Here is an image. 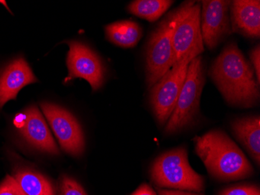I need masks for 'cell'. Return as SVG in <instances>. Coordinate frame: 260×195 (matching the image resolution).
Instances as JSON below:
<instances>
[{
	"label": "cell",
	"instance_id": "20",
	"mask_svg": "<svg viewBox=\"0 0 260 195\" xmlns=\"http://www.w3.org/2000/svg\"><path fill=\"white\" fill-rule=\"evenodd\" d=\"M0 195H26L14 177L7 175L0 184Z\"/></svg>",
	"mask_w": 260,
	"mask_h": 195
},
{
	"label": "cell",
	"instance_id": "5",
	"mask_svg": "<svg viewBox=\"0 0 260 195\" xmlns=\"http://www.w3.org/2000/svg\"><path fill=\"white\" fill-rule=\"evenodd\" d=\"M174 12L169 13L152 32L146 48V82L149 89L175 64L172 45Z\"/></svg>",
	"mask_w": 260,
	"mask_h": 195
},
{
	"label": "cell",
	"instance_id": "10",
	"mask_svg": "<svg viewBox=\"0 0 260 195\" xmlns=\"http://www.w3.org/2000/svg\"><path fill=\"white\" fill-rule=\"evenodd\" d=\"M70 50L67 55L68 77L65 82L75 78L87 80L92 90L102 88L105 80V69L100 57L87 45L77 41L68 42Z\"/></svg>",
	"mask_w": 260,
	"mask_h": 195
},
{
	"label": "cell",
	"instance_id": "4",
	"mask_svg": "<svg viewBox=\"0 0 260 195\" xmlns=\"http://www.w3.org/2000/svg\"><path fill=\"white\" fill-rule=\"evenodd\" d=\"M205 66L201 55L188 64L185 82L173 113L165 126V133L179 132L192 124L200 110V99L205 85Z\"/></svg>",
	"mask_w": 260,
	"mask_h": 195
},
{
	"label": "cell",
	"instance_id": "12",
	"mask_svg": "<svg viewBox=\"0 0 260 195\" xmlns=\"http://www.w3.org/2000/svg\"><path fill=\"white\" fill-rule=\"evenodd\" d=\"M24 123L20 128L24 139L35 149L52 155H58L59 150L39 108L29 107L24 112Z\"/></svg>",
	"mask_w": 260,
	"mask_h": 195
},
{
	"label": "cell",
	"instance_id": "7",
	"mask_svg": "<svg viewBox=\"0 0 260 195\" xmlns=\"http://www.w3.org/2000/svg\"><path fill=\"white\" fill-rule=\"evenodd\" d=\"M197 57L191 54L179 60L150 88V105L160 125H165L172 116L186 77L188 64Z\"/></svg>",
	"mask_w": 260,
	"mask_h": 195
},
{
	"label": "cell",
	"instance_id": "1",
	"mask_svg": "<svg viewBox=\"0 0 260 195\" xmlns=\"http://www.w3.org/2000/svg\"><path fill=\"white\" fill-rule=\"evenodd\" d=\"M208 74L230 105L251 108L258 104L259 83L250 62L236 42H230L222 49Z\"/></svg>",
	"mask_w": 260,
	"mask_h": 195
},
{
	"label": "cell",
	"instance_id": "15",
	"mask_svg": "<svg viewBox=\"0 0 260 195\" xmlns=\"http://www.w3.org/2000/svg\"><path fill=\"white\" fill-rule=\"evenodd\" d=\"M14 178L26 195H55L49 179L27 167H18L14 171Z\"/></svg>",
	"mask_w": 260,
	"mask_h": 195
},
{
	"label": "cell",
	"instance_id": "22",
	"mask_svg": "<svg viewBox=\"0 0 260 195\" xmlns=\"http://www.w3.org/2000/svg\"><path fill=\"white\" fill-rule=\"evenodd\" d=\"M158 195H203L200 193L195 192L185 191V190H164V189H157Z\"/></svg>",
	"mask_w": 260,
	"mask_h": 195
},
{
	"label": "cell",
	"instance_id": "17",
	"mask_svg": "<svg viewBox=\"0 0 260 195\" xmlns=\"http://www.w3.org/2000/svg\"><path fill=\"white\" fill-rule=\"evenodd\" d=\"M173 3L169 0H137L128 6V10L137 17L154 22L169 10Z\"/></svg>",
	"mask_w": 260,
	"mask_h": 195
},
{
	"label": "cell",
	"instance_id": "14",
	"mask_svg": "<svg viewBox=\"0 0 260 195\" xmlns=\"http://www.w3.org/2000/svg\"><path fill=\"white\" fill-rule=\"evenodd\" d=\"M235 137L241 142L252 159L260 164V118L259 116L237 119L232 123Z\"/></svg>",
	"mask_w": 260,
	"mask_h": 195
},
{
	"label": "cell",
	"instance_id": "21",
	"mask_svg": "<svg viewBox=\"0 0 260 195\" xmlns=\"http://www.w3.org/2000/svg\"><path fill=\"white\" fill-rule=\"evenodd\" d=\"M249 57L251 60V65L255 72L257 81L260 83V46L257 45L250 51Z\"/></svg>",
	"mask_w": 260,
	"mask_h": 195
},
{
	"label": "cell",
	"instance_id": "8",
	"mask_svg": "<svg viewBox=\"0 0 260 195\" xmlns=\"http://www.w3.org/2000/svg\"><path fill=\"white\" fill-rule=\"evenodd\" d=\"M41 108L62 149L74 156L84 153V133L77 119L65 108L54 104L43 102Z\"/></svg>",
	"mask_w": 260,
	"mask_h": 195
},
{
	"label": "cell",
	"instance_id": "3",
	"mask_svg": "<svg viewBox=\"0 0 260 195\" xmlns=\"http://www.w3.org/2000/svg\"><path fill=\"white\" fill-rule=\"evenodd\" d=\"M152 181L158 187L200 193L205 181L188 162V151L179 147L159 155L150 169Z\"/></svg>",
	"mask_w": 260,
	"mask_h": 195
},
{
	"label": "cell",
	"instance_id": "18",
	"mask_svg": "<svg viewBox=\"0 0 260 195\" xmlns=\"http://www.w3.org/2000/svg\"><path fill=\"white\" fill-rule=\"evenodd\" d=\"M57 195H87L84 189L71 177L62 176L58 182Z\"/></svg>",
	"mask_w": 260,
	"mask_h": 195
},
{
	"label": "cell",
	"instance_id": "19",
	"mask_svg": "<svg viewBox=\"0 0 260 195\" xmlns=\"http://www.w3.org/2000/svg\"><path fill=\"white\" fill-rule=\"evenodd\" d=\"M219 195H260V190L254 184H240L223 189Z\"/></svg>",
	"mask_w": 260,
	"mask_h": 195
},
{
	"label": "cell",
	"instance_id": "6",
	"mask_svg": "<svg viewBox=\"0 0 260 195\" xmlns=\"http://www.w3.org/2000/svg\"><path fill=\"white\" fill-rule=\"evenodd\" d=\"M173 12L172 45L176 63L191 54L200 55L204 51L200 29L201 4L187 1Z\"/></svg>",
	"mask_w": 260,
	"mask_h": 195
},
{
	"label": "cell",
	"instance_id": "16",
	"mask_svg": "<svg viewBox=\"0 0 260 195\" xmlns=\"http://www.w3.org/2000/svg\"><path fill=\"white\" fill-rule=\"evenodd\" d=\"M105 30L107 39L122 48H134L141 39V27L132 20H121L110 23L105 27Z\"/></svg>",
	"mask_w": 260,
	"mask_h": 195
},
{
	"label": "cell",
	"instance_id": "13",
	"mask_svg": "<svg viewBox=\"0 0 260 195\" xmlns=\"http://www.w3.org/2000/svg\"><path fill=\"white\" fill-rule=\"evenodd\" d=\"M230 20L233 33L258 39L260 36V2L235 0L231 2Z\"/></svg>",
	"mask_w": 260,
	"mask_h": 195
},
{
	"label": "cell",
	"instance_id": "11",
	"mask_svg": "<svg viewBox=\"0 0 260 195\" xmlns=\"http://www.w3.org/2000/svg\"><path fill=\"white\" fill-rule=\"evenodd\" d=\"M37 81L31 68L24 59L14 60L0 74V108L8 101L16 99L23 88Z\"/></svg>",
	"mask_w": 260,
	"mask_h": 195
},
{
	"label": "cell",
	"instance_id": "23",
	"mask_svg": "<svg viewBox=\"0 0 260 195\" xmlns=\"http://www.w3.org/2000/svg\"><path fill=\"white\" fill-rule=\"evenodd\" d=\"M131 195H156V193L150 185L143 184Z\"/></svg>",
	"mask_w": 260,
	"mask_h": 195
},
{
	"label": "cell",
	"instance_id": "9",
	"mask_svg": "<svg viewBox=\"0 0 260 195\" xmlns=\"http://www.w3.org/2000/svg\"><path fill=\"white\" fill-rule=\"evenodd\" d=\"M231 2L227 0L201 1L200 29L204 46L215 49L233 34L230 20Z\"/></svg>",
	"mask_w": 260,
	"mask_h": 195
},
{
	"label": "cell",
	"instance_id": "2",
	"mask_svg": "<svg viewBox=\"0 0 260 195\" xmlns=\"http://www.w3.org/2000/svg\"><path fill=\"white\" fill-rule=\"evenodd\" d=\"M197 155L210 176L222 181L248 178L254 169L245 154L225 132L212 130L193 139Z\"/></svg>",
	"mask_w": 260,
	"mask_h": 195
}]
</instances>
